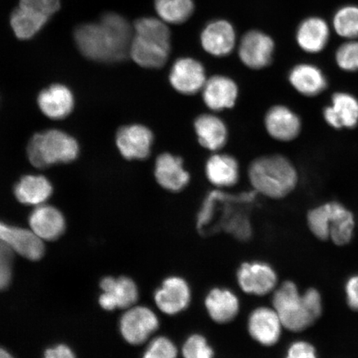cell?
I'll list each match as a JSON object with an SVG mask.
<instances>
[{"label": "cell", "instance_id": "cell-1", "mask_svg": "<svg viewBox=\"0 0 358 358\" xmlns=\"http://www.w3.org/2000/svg\"><path fill=\"white\" fill-rule=\"evenodd\" d=\"M134 28L122 15L108 13L98 22H90L75 30L76 44L90 60L113 64L129 57Z\"/></svg>", "mask_w": 358, "mask_h": 358}, {"label": "cell", "instance_id": "cell-2", "mask_svg": "<svg viewBox=\"0 0 358 358\" xmlns=\"http://www.w3.org/2000/svg\"><path fill=\"white\" fill-rule=\"evenodd\" d=\"M129 57L138 66L159 69L168 62L171 33L166 22L155 17H142L134 22Z\"/></svg>", "mask_w": 358, "mask_h": 358}, {"label": "cell", "instance_id": "cell-3", "mask_svg": "<svg viewBox=\"0 0 358 358\" xmlns=\"http://www.w3.org/2000/svg\"><path fill=\"white\" fill-rule=\"evenodd\" d=\"M248 176L254 190L268 198H285L294 189L298 173L285 157L278 155L259 157L250 165Z\"/></svg>", "mask_w": 358, "mask_h": 358}, {"label": "cell", "instance_id": "cell-4", "mask_svg": "<svg viewBox=\"0 0 358 358\" xmlns=\"http://www.w3.org/2000/svg\"><path fill=\"white\" fill-rule=\"evenodd\" d=\"M78 155V141L69 134L58 129L35 134L27 147L29 162L40 169L56 164L73 162Z\"/></svg>", "mask_w": 358, "mask_h": 358}, {"label": "cell", "instance_id": "cell-5", "mask_svg": "<svg viewBox=\"0 0 358 358\" xmlns=\"http://www.w3.org/2000/svg\"><path fill=\"white\" fill-rule=\"evenodd\" d=\"M273 307L278 313L284 328L291 332H301L317 320L303 294L299 293L297 285L292 281L285 282L275 291Z\"/></svg>", "mask_w": 358, "mask_h": 358}, {"label": "cell", "instance_id": "cell-6", "mask_svg": "<svg viewBox=\"0 0 358 358\" xmlns=\"http://www.w3.org/2000/svg\"><path fill=\"white\" fill-rule=\"evenodd\" d=\"M159 320L149 308L136 306L129 308L120 320L123 337L132 345H140L159 328Z\"/></svg>", "mask_w": 358, "mask_h": 358}, {"label": "cell", "instance_id": "cell-7", "mask_svg": "<svg viewBox=\"0 0 358 358\" xmlns=\"http://www.w3.org/2000/svg\"><path fill=\"white\" fill-rule=\"evenodd\" d=\"M116 146L125 159L143 160L150 155L154 134L142 124L125 125L115 137Z\"/></svg>", "mask_w": 358, "mask_h": 358}, {"label": "cell", "instance_id": "cell-8", "mask_svg": "<svg viewBox=\"0 0 358 358\" xmlns=\"http://www.w3.org/2000/svg\"><path fill=\"white\" fill-rule=\"evenodd\" d=\"M207 80L203 64L191 57L179 58L169 73L170 84L183 95H194L203 91Z\"/></svg>", "mask_w": 358, "mask_h": 358}, {"label": "cell", "instance_id": "cell-9", "mask_svg": "<svg viewBox=\"0 0 358 358\" xmlns=\"http://www.w3.org/2000/svg\"><path fill=\"white\" fill-rule=\"evenodd\" d=\"M275 43L270 36L252 30L245 34L239 47L241 62L250 69L259 70L270 65Z\"/></svg>", "mask_w": 358, "mask_h": 358}, {"label": "cell", "instance_id": "cell-10", "mask_svg": "<svg viewBox=\"0 0 358 358\" xmlns=\"http://www.w3.org/2000/svg\"><path fill=\"white\" fill-rule=\"evenodd\" d=\"M237 280L245 293L261 296L275 288L277 275L266 263H244L237 272Z\"/></svg>", "mask_w": 358, "mask_h": 358}, {"label": "cell", "instance_id": "cell-11", "mask_svg": "<svg viewBox=\"0 0 358 358\" xmlns=\"http://www.w3.org/2000/svg\"><path fill=\"white\" fill-rule=\"evenodd\" d=\"M191 291L187 282L180 277L172 276L164 280L155 294V301L159 310L168 315L181 313L189 306Z\"/></svg>", "mask_w": 358, "mask_h": 358}, {"label": "cell", "instance_id": "cell-12", "mask_svg": "<svg viewBox=\"0 0 358 358\" xmlns=\"http://www.w3.org/2000/svg\"><path fill=\"white\" fill-rule=\"evenodd\" d=\"M101 287L104 293L101 295L99 302L106 310L129 308L138 301L137 286L127 277L118 279L106 277L101 281Z\"/></svg>", "mask_w": 358, "mask_h": 358}, {"label": "cell", "instance_id": "cell-13", "mask_svg": "<svg viewBox=\"0 0 358 358\" xmlns=\"http://www.w3.org/2000/svg\"><path fill=\"white\" fill-rule=\"evenodd\" d=\"M0 243L31 261H38L44 254L43 241L32 231L24 228L7 225L0 222Z\"/></svg>", "mask_w": 358, "mask_h": 358}, {"label": "cell", "instance_id": "cell-14", "mask_svg": "<svg viewBox=\"0 0 358 358\" xmlns=\"http://www.w3.org/2000/svg\"><path fill=\"white\" fill-rule=\"evenodd\" d=\"M282 328L284 326L274 308H258L249 317V334L264 346L275 345L280 338Z\"/></svg>", "mask_w": 358, "mask_h": 358}, {"label": "cell", "instance_id": "cell-15", "mask_svg": "<svg viewBox=\"0 0 358 358\" xmlns=\"http://www.w3.org/2000/svg\"><path fill=\"white\" fill-rule=\"evenodd\" d=\"M155 177L159 186L173 192L185 189L190 181L189 172L183 168L182 159L169 153H164L157 158Z\"/></svg>", "mask_w": 358, "mask_h": 358}, {"label": "cell", "instance_id": "cell-16", "mask_svg": "<svg viewBox=\"0 0 358 358\" xmlns=\"http://www.w3.org/2000/svg\"><path fill=\"white\" fill-rule=\"evenodd\" d=\"M201 92L205 105L210 110L221 111L235 106L238 97V87L234 80L217 75L207 80Z\"/></svg>", "mask_w": 358, "mask_h": 358}, {"label": "cell", "instance_id": "cell-17", "mask_svg": "<svg viewBox=\"0 0 358 358\" xmlns=\"http://www.w3.org/2000/svg\"><path fill=\"white\" fill-rule=\"evenodd\" d=\"M204 50L215 57H225L234 50L236 32L229 22L217 20L206 27L201 34Z\"/></svg>", "mask_w": 358, "mask_h": 358}, {"label": "cell", "instance_id": "cell-18", "mask_svg": "<svg viewBox=\"0 0 358 358\" xmlns=\"http://www.w3.org/2000/svg\"><path fill=\"white\" fill-rule=\"evenodd\" d=\"M31 231L42 241H55L64 234L66 222L64 215L50 205H39L29 216Z\"/></svg>", "mask_w": 358, "mask_h": 358}, {"label": "cell", "instance_id": "cell-19", "mask_svg": "<svg viewBox=\"0 0 358 358\" xmlns=\"http://www.w3.org/2000/svg\"><path fill=\"white\" fill-rule=\"evenodd\" d=\"M74 96L71 90L62 84H55L43 90L38 96L39 109L49 119L64 120L74 108Z\"/></svg>", "mask_w": 358, "mask_h": 358}, {"label": "cell", "instance_id": "cell-20", "mask_svg": "<svg viewBox=\"0 0 358 358\" xmlns=\"http://www.w3.org/2000/svg\"><path fill=\"white\" fill-rule=\"evenodd\" d=\"M265 125L268 134L273 138L284 142L294 140L301 129L298 115L284 106H275L267 111Z\"/></svg>", "mask_w": 358, "mask_h": 358}, {"label": "cell", "instance_id": "cell-21", "mask_svg": "<svg viewBox=\"0 0 358 358\" xmlns=\"http://www.w3.org/2000/svg\"><path fill=\"white\" fill-rule=\"evenodd\" d=\"M329 37L328 22L319 17H311L303 20L296 34L299 46L308 53H317L323 50Z\"/></svg>", "mask_w": 358, "mask_h": 358}, {"label": "cell", "instance_id": "cell-22", "mask_svg": "<svg viewBox=\"0 0 358 358\" xmlns=\"http://www.w3.org/2000/svg\"><path fill=\"white\" fill-rule=\"evenodd\" d=\"M194 129L200 145L211 151H217L225 146L228 131L225 123L211 114L199 116L194 122Z\"/></svg>", "mask_w": 358, "mask_h": 358}, {"label": "cell", "instance_id": "cell-23", "mask_svg": "<svg viewBox=\"0 0 358 358\" xmlns=\"http://www.w3.org/2000/svg\"><path fill=\"white\" fill-rule=\"evenodd\" d=\"M324 118L335 129L353 128L358 123V101L347 93H336L333 106L324 110Z\"/></svg>", "mask_w": 358, "mask_h": 358}, {"label": "cell", "instance_id": "cell-24", "mask_svg": "<svg viewBox=\"0 0 358 358\" xmlns=\"http://www.w3.org/2000/svg\"><path fill=\"white\" fill-rule=\"evenodd\" d=\"M205 171L208 181L218 187L234 186L240 176L238 162L228 155H213L206 164Z\"/></svg>", "mask_w": 358, "mask_h": 358}, {"label": "cell", "instance_id": "cell-25", "mask_svg": "<svg viewBox=\"0 0 358 358\" xmlns=\"http://www.w3.org/2000/svg\"><path fill=\"white\" fill-rule=\"evenodd\" d=\"M50 181L41 176H25L20 178L13 189L15 198L25 205L37 206L44 204L52 194Z\"/></svg>", "mask_w": 358, "mask_h": 358}, {"label": "cell", "instance_id": "cell-26", "mask_svg": "<svg viewBox=\"0 0 358 358\" xmlns=\"http://www.w3.org/2000/svg\"><path fill=\"white\" fill-rule=\"evenodd\" d=\"M205 306L211 319L218 324H226L234 320L240 308L236 294L230 290L219 288L210 291Z\"/></svg>", "mask_w": 358, "mask_h": 358}, {"label": "cell", "instance_id": "cell-27", "mask_svg": "<svg viewBox=\"0 0 358 358\" xmlns=\"http://www.w3.org/2000/svg\"><path fill=\"white\" fill-rule=\"evenodd\" d=\"M329 210V239L337 245L350 243L355 228L353 214L338 203H327Z\"/></svg>", "mask_w": 358, "mask_h": 358}, {"label": "cell", "instance_id": "cell-28", "mask_svg": "<svg viewBox=\"0 0 358 358\" xmlns=\"http://www.w3.org/2000/svg\"><path fill=\"white\" fill-rule=\"evenodd\" d=\"M289 80L292 87L302 95L315 96L324 92L327 80L317 66L299 64L290 71Z\"/></svg>", "mask_w": 358, "mask_h": 358}, {"label": "cell", "instance_id": "cell-29", "mask_svg": "<svg viewBox=\"0 0 358 358\" xmlns=\"http://www.w3.org/2000/svg\"><path fill=\"white\" fill-rule=\"evenodd\" d=\"M49 19L33 8L20 6L12 13L10 24L17 38L28 40L38 34Z\"/></svg>", "mask_w": 358, "mask_h": 358}, {"label": "cell", "instance_id": "cell-30", "mask_svg": "<svg viewBox=\"0 0 358 358\" xmlns=\"http://www.w3.org/2000/svg\"><path fill=\"white\" fill-rule=\"evenodd\" d=\"M155 10L161 20L167 24H181L194 10L192 0H155Z\"/></svg>", "mask_w": 358, "mask_h": 358}, {"label": "cell", "instance_id": "cell-31", "mask_svg": "<svg viewBox=\"0 0 358 358\" xmlns=\"http://www.w3.org/2000/svg\"><path fill=\"white\" fill-rule=\"evenodd\" d=\"M333 26L340 37L353 40L358 38V6H343L335 13Z\"/></svg>", "mask_w": 358, "mask_h": 358}, {"label": "cell", "instance_id": "cell-32", "mask_svg": "<svg viewBox=\"0 0 358 358\" xmlns=\"http://www.w3.org/2000/svg\"><path fill=\"white\" fill-rule=\"evenodd\" d=\"M308 225L317 239H329V210L327 203L319 206L308 213Z\"/></svg>", "mask_w": 358, "mask_h": 358}, {"label": "cell", "instance_id": "cell-33", "mask_svg": "<svg viewBox=\"0 0 358 358\" xmlns=\"http://www.w3.org/2000/svg\"><path fill=\"white\" fill-rule=\"evenodd\" d=\"M183 358H214L213 348L207 340L199 334L192 335L183 344L182 349Z\"/></svg>", "mask_w": 358, "mask_h": 358}, {"label": "cell", "instance_id": "cell-34", "mask_svg": "<svg viewBox=\"0 0 358 358\" xmlns=\"http://www.w3.org/2000/svg\"><path fill=\"white\" fill-rule=\"evenodd\" d=\"M336 62L340 69L344 71L358 70V41L350 40L343 43L336 52Z\"/></svg>", "mask_w": 358, "mask_h": 358}, {"label": "cell", "instance_id": "cell-35", "mask_svg": "<svg viewBox=\"0 0 358 358\" xmlns=\"http://www.w3.org/2000/svg\"><path fill=\"white\" fill-rule=\"evenodd\" d=\"M178 349L171 340L159 337L153 340L146 349L143 358H177Z\"/></svg>", "mask_w": 358, "mask_h": 358}, {"label": "cell", "instance_id": "cell-36", "mask_svg": "<svg viewBox=\"0 0 358 358\" xmlns=\"http://www.w3.org/2000/svg\"><path fill=\"white\" fill-rule=\"evenodd\" d=\"M13 250L0 243V289L8 287L12 279Z\"/></svg>", "mask_w": 358, "mask_h": 358}, {"label": "cell", "instance_id": "cell-37", "mask_svg": "<svg viewBox=\"0 0 358 358\" xmlns=\"http://www.w3.org/2000/svg\"><path fill=\"white\" fill-rule=\"evenodd\" d=\"M20 6L30 7L51 17L59 10L60 0H20Z\"/></svg>", "mask_w": 358, "mask_h": 358}, {"label": "cell", "instance_id": "cell-38", "mask_svg": "<svg viewBox=\"0 0 358 358\" xmlns=\"http://www.w3.org/2000/svg\"><path fill=\"white\" fill-rule=\"evenodd\" d=\"M285 358H317L315 347L306 341L294 342L288 348Z\"/></svg>", "mask_w": 358, "mask_h": 358}, {"label": "cell", "instance_id": "cell-39", "mask_svg": "<svg viewBox=\"0 0 358 358\" xmlns=\"http://www.w3.org/2000/svg\"><path fill=\"white\" fill-rule=\"evenodd\" d=\"M346 301L352 310L358 311V275H352L346 282Z\"/></svg>", "mask_w": 358, "mask_h": 358}, {"label": "cell", "instance_id": "cell-40", "mask_svg": "<svg viewBox=\"0 0 358 358\" xmlns=\"http://www.w3.org/2000/svg\"><path fill=\"white\" fill-rule=\"evenodd\" d=\"M44 358H75V356L69 347L59 345L55 348L48 349L45 352Z\"/></svg>", "mask_w": 358, "mask_h": 358}, {"label": "cell", "instance_id": "cell-41", "mask_svg": "<svg viewBox=\"0 0 358 358\" xmlns=\"http://www.w3.org/2000/svg\"><path fill=\"white\" fill-rule=\"evenodd\" d=\"M0 358H13L10 353L0 348Z\"/></svg>", "mask_w": 358, "mask_h": 358}]
</instances>
